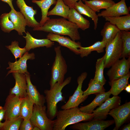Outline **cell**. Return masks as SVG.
Segmentation results:
<instances>
[{"label": "cell", "mask_w": 130, "mask_h": 130, "mask_svg": "<svg viewBox=\"0 0 130 130\" xmlns=\"http://www.w3.org/2000/svg\"><path fill=\"white\" fill-rule=\"evenodd\" d=\"M79 29L75 24L63 18L50 19L42 26L34 28L33 30L68 36L72 40L75 41L81 39Z\"/></svg>", "instance_id": "cell-1"}, {"label": "cell", "mask_w": 130, "mask_h": 130, "mask_svg": "<svg viewBox=\"0 0 130 130\" xmlns=\"http://www.w3.org/2000/svg\"><path fill=\"white\" fill-rule=\"evenodd\" d=\"M93 114L81 111L78 107L58 111L53 130H64L68 126L81 121H87L94 118Z\"/></svg>", "instance_id": "cell-2"}, {"label": "cell", "mask_w": 130, "mask_h": 130, "mask_svg": "<svg viewBox=\"0 0 130 130\" xmlns=\"http://www.w3.org/2000/svg\"><path fill=\"white\" fill-rule=\"evenodd\" d=\"M72 78L69 77L62 82L56 83L49 90H45L44 93L46 103V112L48 117L53 120L56 117L58 110L57 104L59 102H64L65 98L62 95L63 88L71 82Z\"/></svg>", "instance_id": "cell-3"}, {"label": "cell", "mask_w": 130, "mask_h": 130, "mask_svg": "<svg viewBox=\"0 0 130 130\" xmlns=\"http://www.w3.org/2000/svg\"><path fill=\"white\" fill-rule=\"evenodd\" d=\"M60 48V46H58L54 48L56 55L51 68V78L49 82L50 88H52L57 82H63L67 72V65L62 55Z\"/></svg>", "instance_id": "cell-4"}, {"label": "cell", "mask_w": 130, "mask_h": 130, "mask_svg": "<svg viewBox=\"0 0 130 130\" xmlns=\"http://www.w3.org/2000/svg\"><path fill=\"white\" fill-rule=\"evenodd\" d=\"M105 48L104 68H109L119 59L121 54L123 43L120 31L115 37L106 45Z\"/></svg>", "instance_id": "cell-5"}, {"label": "cell", "mask_w": 130, "mask_h": 130, "mask_svg": "<svg viewBox=\"0 0 130 130\" xmlns=\"http://www.w3.org/2000/svg\"><path fill=\"white\" fill-rule=\"evenodd\" d=\"M46 107L44 105L40 106L34 104L33 112L30 119L33 127L39 128L40 130H53L55 120L48 117Z\"/></svg>", "instance_id": "cell-6"}, {"label": "cell", "mask_w": 130, "mask_h": 130, "mask_svg": "<svg viewBox=\"0 0 130 130\" xmlns=\"http://www.w3.org/2000/svg\"><path fill=\"white\" fill-rule=\"evenodd\" d=\"M87 73H82L77 79V87L73 95L70 96L67 101L61 107L62 110H66L78 107L80 104L85 101L88 96H84L82 89L83 83L86 78Z\"/></svg>", "instance_id": "cell-7"}, {"label": "cell", "mask_w": 130, "mask_h": 130, "mask_svg": "<svg viewBox=\"0 0 130 130\" xmlns=\"http://www.w3.org/2000/svg\"><path fill=\"white\" fill-rule=\"evenodd\" d=\"M23 98L9 94L3 107L5 110L4 119L6 120L20 116L21 104Z\"/></svg>", "instance_id": "cell-8"}, {"label": "cell", "mask_w": 130, "mask_h": 130, "mask_svg": "<svg viewBox=\"0 0 130 130\" xmlns=\"http://www.w3.org/2000/svg\"><path fill=\"white\" fill-rule=\"evenodd\" d=\"M110 67L106 73L110 81L123 77L130 72V57L127 59L123 58L118 60Z\"/></svg>", "instance_id": "cell-9"}, {"label": "cell", "mask_w": 130, "mask_h": 130, "mask_svg": "<svg viewBox=\"0 0 130 130\" xmlns=\"http://www.w3.org/2000/svg\"><path fill=\"white\" fill-rule=\"evenodd\" d=\"M121 98L117 96L109 98L99 107L93 111L94 115V118L102 120L105 118L110 110L120 105Z\"/></svg>", "instance_id": "cell-10"}, {"label": "cell", "mask_w": 130, "mask_h": 130, "mask_svg": "<svg viewBox=\"0 0 130 130\" xmlns=\"http://www.w3.org/2000/svg\"><path fill=\"white\" fill-rule=\"evenodd\" d=\"M130 102L119 106L108 113L114 119L115 126L113 130H118L127 120L130 115Z\"/></svg>", "instance_id": "cell-11"}, {"label": "cell", "mask_w": 130, "mask_h": 130, "mask_svg": "<svg viewBox=\"0 0 130 130\" xmlns=\"http://www.w3.org/2000/svg\"><path fill=\"white\" fill-rule=\"evenodd\" d=\"M114 123L113 120L104 121L94 119L88 122L74 124L71 125L70 128L73 130H103Z\"/></svg>", "instance_id": "cell-12"}, {"label": "cell", "mask_w": 130, "mask_h": 130, "mask_svg": "<svg viewBox=\"0 0 130 130\" xmlns=\"http://www.w3.org/2000/svg\"><path fill=\"white\" fill-rule=\"evenodd\" d=\"M35 58V55L34 53H29L27 51L18 60L13 63L9 62V66L6 69L10 70L8 72L6 76L13 72L30 74L27 70V61L28 60H33Z\"/></svg>", "instance_id": "cell-13"}, {"label": "cell", "mask_w": 130, "mask_h": 130, "mask_svg": "<svg viewBox=\"0 0 130 130\" xmlns=\"http://www.w3.org/2000/svg\"><path fill=\"white\" fill-rule=\"evenodd\" d=\"M130 7H128L125 0H121L97 14L98 17H115L127 15L130 14Z\"/></svg>", "instance_id": "cell-14"}, {"label": "cell", "mask_w": 130, "mask_h": 130, "mask_svg": "<svg viewBox=\"0 0 130 130\" xmlns=\"http://www.w3.org/2000/svg\"><path fill=\"white\" fill-rule=\"evenodd\" d=\"M46 37L51 41L58 42L60 46L67 48L75 54L79 55L78 49L81 46L80 42H76L68 37L51 32H49Z\"/></svg>", "instance_id": "cell-15"}, {"label": "cell", "mask_w": 130, "mask_h": 130, "mask_svg": "<svg viewBox=\"0 0 130 130\" xmlns=\"http://www.w3.org/2000/svg\"><path fill=\"white\" fill-rule=\"evenodd\" d=\"M16 4L21 12L23 15L27 22V26L33 28L40 26L39 23L34 18L37 13L36 10L27 5L24 0H16Z\"/></svg>", "instance_id": "cell-16"}, {"label": "cell", "mask_w": 130, "mask_h": 130, "mask_svg": "<svg viewBox=\"0 0 130 130\" xmlns=\"http://www.w3.org/2000/svg\"><path fill=\"white\" fill-rule=\"evenodd\" d=\"M12 73L15 80V84L10 89L9 94H14L21 98L26 97L27 95V84L25 74L17 72Z\"/></svg>", "instance_id": "cell-17"}, {"label": "cell", "mask_w": 130, "mask_h": 130, "mask_svg": "<svg viewBox=\"0 0 130 130\" xmlns=\"http://www.w3.org/2000/svg\"><path fill=\"white\" fill-rule=\"evenodd\" d=\"M27 83V96L34 104L42 106L46 102L45 96L41 94L37 90L36 86L32 83L30 74L25 73Z\"/></svg>", "instance_id": "cell-18"}, {"label": "cell", "mask_w": 130, "mask_h": 130, "mask_svg": "<svg viewBox=\"0 0 130 130\" xmlns=\"http://www.w3.org/2000/svg\"><path fill=\"white\" fill-rule=\"evenodd\" d=\"M9 13L10 19L13 22L14 30L19 35H22L23 32L26 33V27L27 26L26 20L23 14L15 9H11Z\"/></svg>", "instance_id": "cell-19"}, {"label": "cell", "mask_w": 130, "mask_h": 130, "mask_svg": "<svg viewBox=\"0 0 130 130\" xmlns=\"http://www.w3.org/2000/svg\"><path fill=\"white\" fill-rule=\"evenodd\" d=\"M26 36L23 37L26 40V45L25 47L27 52L31 49L40 47L50 48L54 45V41H51L47 38L37 39L33 37L28 32H26Z\"/></svg>", "instance_id": "cell-20"}, {"label": "cell", "mask_w": 130, "mask_h": 130, "mask_svg": "<svg viewBox=\"0 0 130 130\" xmlns=\"http://www.w3.org/2000/svg\"><path fill=\"white\" fill-rule=\"evenodd\" d=\"M68 20L75 24L80 28L84 31L90 26L89 21L84 18L74 8H70L68 19Z\"/></svg>", "instance_id": "cell-21"}, {"label": "cell", "mask_w": 130, "mask_h": 130, "mask_svg": "<svg viewBox=\"0 0 130 130\" xmlns=\"http://www.w3.org/2000/svg\"><path fill=\"white\" fill-rule=\"evenodd\" d=\"M111 93L109 91L103 92L96 94L95 98L89 104L86 106H81L80 110L83 112L91 114L94 109L98 106H100L104 102L110 98Z\"/></svg>", "instance_id": "cell-22"}, {"label": "cell", "mask_w": 130, "mask_h": 130, "mask_svg": "<svg viewBox=\"0 0 130 130\" xmlns=\"http://www.w3.org/2000/svg\"><path fill=\"white\" fill-rule=\"evenodd\" d=\"M74 6L75 9L80 14L85 15L92 19L94 23V29L96 30L98 20V17L96 12L86 4H84L81 0L76 2Z\"/></svg>", "instance_id": "cell-23"}, {"label": "cell", "mask_w": 130, "mask_h": 130, "mask_svg": "<svg viewBox=\"0 0 130 130\" xmlns=\"http://www.w3.org/2000/svg\"><path fill=\"white\" fill-rule=\"evenodd\" d=\"M130 77L129 72L122 77L110 81L109 83L111 88L109 91L111 94L113 96H117L129 84Z\"/></svg>", "instance_id": "cell-24"}, {"label": "cell", "mask_w": 130, "mask_h": 130, "mask_svg": "<svg viewBox=\"0 0 130 130\" xmlns=\"http://www.w3.org/2000/svg\"><path fill=\"white\" fill-rule=\"evenodd\" d=\"M105 21L115 25L121 31L130 30V14L115 17H106Z\"/></svg>", "instance_id": "cell-25"}, {"label": "cell", "mask_w": 130, "mask_h": 130, "mask_svg": "<svg viewBox=\"0 0 130 130\" xmlns=\"http://www.w3.org/2000/svg\"><path fill=\"white\" fill-rule=\"evenodd\" d=\"M120 31L115 25L107 21L104 24L100 32L102 38L101 40L104 41L107 44L115 37Z\"/></svg>", "instance_id": "cell-26"}, {"label": "cell", "mask_w": 130, "mask_h": 130, "mask_svg": "<svg viewBox=\"0 0 130 130\" xmlns=\"http://www.w3.org/2000/svg\"><path fill=\"white\" fill-rule=\"evenodd\" d=\"M56 0H32V2L36 4L41 9L42 16L39 23L40 26H42L50 19L47 16L48 10L51 6L56 4Z\"/></svg>", "instance_id": "cell-27"}, {"label": "cell", "mask_w": 130, "mask_h": 130, "mask_svg": "<svg viewBox=\"0 0 130 130\" xmlns=\"http://www.w3.org/2000/svg\"><path fill=\"white\" fill-rule=\"evenodd\" d=\"M106 45V43L104 41H98L92 45L88 47H84L80 46L78 50L81 57H87L93 51H96L98 53L103 52L104 49Z\"/></svg>", "instance_id": "cell-28"}, {"label": "cell", "mask_w": 130, "mask_h": 130, "mask_svg": "<svg viewBox=\"0 0 130 130\" xmlns=\"http://www.w3.org/2000/svg\"><path fill=\"white\" fill-rule=\"evenodd\" d=\"M34 104L27 96L22 100L20 116L23 119H30L32 115Z\"/></svg>", "instance_id": "cell-29"}, {"label": "cell", "mask_w": 130, "mask_h": 130, "mask_svg": "<svg viewBox=\"0 0 130 130\" xmlns=\"http://www.w3.org/2000/svg\"><path fill=\"white\" fill-rule=\"evenodd\" d=\"M70 8L64 3L63 0H57L55 5L48 12L47 16L56 15L68 19Z\"/></svg>", "instance_id": "cell-30"}, {"label": "cell", "mask_w": 130, "mask_h": 130, "mask_svg": "<svg viewBox=\"0 0 130 130\" xmlns=\"http://www.w3.org/2000/svg\"><path fill=\"white\" fill-rule=\"evenodd\" d=\"M85 4L96 12H99L102 9H106L114 4L112 0H90L84 1Z\"/></svg>", "instance_id": "cell-31"}, {"label": "cell", "mask_w": 130, "mask_h": 130, "mask_svg": "<svg viewBox=\"0 0 130 130\" xmlns=\"http://www.w3.org/2000/svg\"><path fill=\"white\" fill-rule=\"evenodd\" d=\"M105 59V54L102 57L98 59L96 64V70L93 79L102 85H104L106 80L104 75Z\"/></svg>", "instance_id": "cell-32"}, {"label": "cell", "mask_w": 130, "mask_h": 130, "mask_svg": "<svg viewBox=\"0 0 130 130\" xmlns=\"http://www.w3.org/2000/svg\"><path fill=\"white\" fill-rule=\"evenodd\" d=\"M122 41L123 48L120 58L130 57V32L120 31Z\"/></svg>", "instance_id": "cell-33"}, {"label": "cell", "mask_w": 130, "mask_h": 130, "mask_svg": "<svg viewBox=\"0 0 130 130\" xmlns=\"http://www.w3.org/2000/svg\"><path fill=\"white\" fill-rule=\"evenodd\" d=\"M103 86L93 78L91 79L88 84V88L83 91V95L88 96L92 94H97L105 92V89Z\"/></svg>", "instance_id": "cell-34"}, {"label": "cell", "mask_w": 130, "mask_h": 130, "mask_svg": "<svg viewBox=\"0 0 130 130\" xmlns=\"http://www.w3.org/2000/svg\"><path fill=\"white\" fill-rule=\"evenodd\" d=\"M23 119L20 116L11 119L5 120L0 130H19Z\"/></svg>", "instance_id": "cell-35"}, {"label": "cell", "mask_w": 130, "mask_h": 130, "mask_svg": "<svg viewBox=\"0 0 130 130\" xmlns=\"http://www.w3.org/2000/svg\"><path fill=\"white\" fill-rule=\"evenodd\" d=\"M0 25L1 30L4 32L9 33L14 30L13 24L9 19L8 13H4L1 15Z\"/></svg>", "instance_id": "cell-36"}, {"label": "cell", "mask_w": 130, "mask_h": 130, "mask_svg": "<svg viewBox=\"0 0 130 130\" xmlns=\"http://www.w3.org/2000/svg\"><path fill=\"white\" fill-rule=\"evenodd\" d=\"M19 44L18 41H14L12 42L10 45L5 46L14 55L16 61L17 58H21L27 51L25 47L21 48L19 46Z\"/></svg>", "instance_id": "cell-37"}, {"label": "cell", "mask_w": 130, "mask_h": 130, "mask_svg": "<svg viewBox=\"0 0 130 130\" xmlns=\"http://www.w3.org/2000/svg\"><path fill=\"white\" fill-rule=\"evenodd\" d=\"M33 126L30 119H23L20 125V130H32Z\"/></svg>", "instance_id": "cell-38"}, {"label": "cell", "mask_w": 130, "mask_h": 130, "mask_svg": "<svg viewBox=\"0 0 130 130\" xmlns=\"http://www.w3.org/2000/svg\"><path fill=\"white\" fill-rule=\"evenodd\" d=\"M79 0H63L65 4L70 8H75L74 5L75 3L78 1ZM82 0L84 1L85 0Z\"/></svg>", "instance_id": "cell-39"}, {"label": "cell", "mask_w": 130, "mask_h": 130, "mask_svg": "<svg viewBox=\"0 0 130 130\" xmlns=\"http://www.w3.org/2000/svg\"><path fill=\"white\" fill-rule=\"evenodd\" d=\"M5 112V110L3 107L0 106V122L4 119Z\"/></svg>", "instance_id": "cell-40"}, {"label": "cell", "mask_w": 130, "mask_h": 130, "mask_svg": "<svg viewBox=\"0 0 130 130\" xmlns=\"http://www.w3.org/2000/svg\"><path fill=\"white\" fill-rule=\"evenodd\" d=\"M7 3L10 7L11 9H14L12 4L13 0H0Z\"/></svg>", "instance_id": "cell-41"}, {"label": "cell", "mask_w": 130, "mask_h": 130, "mask_svg": "<svg viewBox=\"0 0 130 130\" xmlns=\"http://www.w3.org/2000/svg\"><path fill=\"white\" fill-rule=\"evenodd\" d=\"M130 130V124L129 123L125 125L122 130Z\"/></svg>", "instance_id": "cell-42"}, {"label": "cell", "mask_w": 130, "mask_h": 130, "mask_svg": "<svg viewBox=\"0 0 130 130\" xmlns=\"http://www.w3.org/2000/svg\"><path fill=\"white\" fill-rule=\"evenodd\" d=\"M124 90H125L128 93L130 92V85L128 84L125 87Z\"/></svg>", "instance_id": "cell-43"}, {"label": "cell", "mask_w": 130, "mask_h": 130, "mask_svg": "<svg viewBox=\"0 0 130 130\" xmlns=\"http://www.w3.org/2000/svg\"><path fill=\"white\" fill-rule=\"evenodd\" d=\"M32 130H40V129L38 127L36 126L34 127Z\"/></svg>", "instance_id": "cell-44"}, {"label": "cell", "mask_w": 130, "mask_h": 130, "mask_svg": "<svg viewBox=\"0 0 130 130\" xmlns=\"http://www.w3.org/2000/svg\"><path fill=\"white\" fill-rule=\"evenodd\" d=\"M3 123H2L1 122H0V128H1L3 126Z\"/></svg>", "instance_id": "cell-45"}, {"label": "cell", "mask_w": 130, "mask_h": 130, "mask_svg": "<svg viewBox=\"0 0 130 130\" xmlns=\"http://www.w3.org/2000/svg\"></svg>", "instance_id": "cell-46"}]
</instances>
